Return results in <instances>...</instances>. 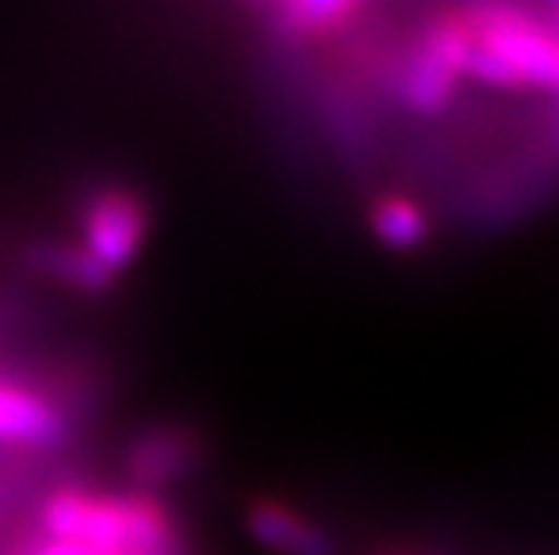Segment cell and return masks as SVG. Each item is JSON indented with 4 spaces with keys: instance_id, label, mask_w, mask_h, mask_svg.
Masks as SVG:
<instances>
[{
    "instance_id": "obj_2",
    "label": "cell",
    "mask_w": 559,
    "mask_h": 555,
    "mask_svg": "<svg viewBox=\"0 0 559 555\" xmlns=\"http://www.w3.org/2000/svg\"><path fill=\"white\" fill-rule=\"evenodd\" d=\"M462 37L459 76L498 91L559 94V29L549 8L531 4H459Z\"/></svg>"
},
{
    "instance_id": "obj_6",
    "label": "cell",
    "mask_w": 559,
    "mask_h": 555,
    "mask_svg": "<svg viewBox=\"0 0 559 555\" xmlns=\"http://www.w3.org/2000/svg\"><path fill=\"white\" fill-rule=\"evenodd\" d=\"M246 534L260 548L275 555H336V541L329 538L325 527H318L311 516L300 512L296 505L260 494L246 505L242 512Z\"/></svg>"
},
{
    "instance_id": "obj_5",
    "label": "cell",
    "mask_w": 559,
    "mask_h": 555,
    "mask_svg": "<svg viewBox=\"0 0 559 555\" xmlns=\"http://www.w3.org/2000/svg\"><path fill=\"white\" fill-rule=\"evenodd\" d=\"M206 462V441L188 422H156L130 436L123 451V472L134 483L130 491L159 494L174 483L195 476Z\"/></svg>"
},
{
    "instance_id": "obj_9",
    "label": "cell",
    "mask_w": 559,
    "mask_h": 555,
    "mask_svg": "<svg viewBox=\"0 0 559 555\" xmlns=\"http://www.w3.org/2000/svg\"><path fill=\"white\" fill-rule=\"evenodd\" d=\"M22 260H26V267H33L37 275L51 278L55 286L83 292V297H105V292H112L116 286V278L105 275L76 242H62V239L29 242Z\"/></svg>"
},
{
    "instance_id": "obj_3",
    "label": "cell",
    "mask_w": 559,
    "mask_h": 555,
    "mask_svg": "<svg viewBox=\"0 0 559 555\" xmlns=\"http://www.w3.org/2000/svg\"><path fill=\"white\" fill-rule=\"evenodd\" d=\"M80 250L98 264L105 275L120 278L138 264L152 234V203L141 188L127 181H105L91 188L76 206Z\"/></svg>"
},
{
    "instance_id": "obj_10",
    "label": "cell",
    "mask_w": 559,
    "mask_h": 555,
    "mask_svg": "<svg viewBox=\"0 0 559 555\" xmlns=\"http://www.w3.org/2000/svg\"><path fill=\"white\" fill-rule=\"evenodd\" d=\"M368 231L379 245L397 253L419 250L430 239V214L404 192H383L368 206Z\"/></svg>"
},
{
    "instance_id": "obj_8",
    "label": "cell",
    "mask_w": 559,
    "mask_h": 555,
    "mask_svg": "<svg viewBox=\"0 0 559 555\" xmlns=\"http://www.w3.org/2000/svg\"><path fill=\"white\" fill-rule=\"evenodd\" d=\"M455 84H459V76L451 73L423 40H415L394 69L397 98L408 105L412 112H423V116L444 109L451 101V94H455Z\"/></svg>"
},
{
    "instance_id": "obj_4",
    "label": "cell",
    "mask_w": 559,
    "mask_h": 555,
    "mask_svg": "<svg viewBox=\"0 0 559 555\" xmlns=\"http://www.w3.org/2000/svg\"><path fill=\"white\" fill-rule=\"evenodd\" d=\"M76 419L69 415L55 389L40 375L0 369V451L44 455L73 436Z\"/></svg>"
},
{
    "instance_id": "obj_11",
    "label": "cell",
    "mask_w": 559,
    "mask_h": 555,
    "mask_svg": "<svg viewBox=\"0 0 559 555\" xmlns=\"http://www.w3.org/2000/svg\"><path fill=\"white\" fill-rule=\"evenodd\" d=\"M549 11H552V22H556V29H559V4H552Z\"/></svg>"
},
{
    "instance_id": "obj_7",
    "label": "cell",
    "mask_w": 559,
    "mask_h": 555,
    "mask_svg": "<svg viewBox=\"0 0 559 555\" xmlns=\"http://www.w3.org/2000/svg\"><path fill=\"white\" fill-rule=\"evenodd\" d=\"M260 11H264L271 33L296 44L343 33L354 19L365 15V8L354 0H285V4H267Z\"/></svg>"
},
{
    "instance_id": "obj_1",
    "label": "cell",
    "mask_w": 559,
    "mask_h": 555,
    "mask_svg": "<svg viewBox=\"0 0 559 555\" xmlns=\"http://www.w3.org/2000/svg\"><path fill=\"white\" fill-rule=\"evenodd\" d=\"M33 530L123 555H188L177 512L159 494L141 491H94L66 483L40 498Z\"/></svg>"
}]
</instances>
